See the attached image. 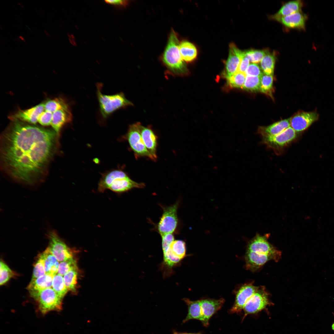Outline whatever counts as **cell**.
<instances>
[{"mask_svg":"<svg viewBox=\"0 0 334 334\" xmlns=\"http://www.w3.org/2000/svg\"><path fill=\"white\" fill-rule=\"evenodd\" d=\"M59 138L53 129L11 121L1 138L3 169L17 181L35 184L46 173Z\"/></svg>","mask_w":334,"mask_h":334,"instance_id":"1","label":"cell"},{"mask_svg":"<svg viewBox=\"0 0 334 334\" xmlns=\"http://www.w3.org/2000/svg\"><path fill=\"white\" fill-rule=\"evenodd\" d=\"M145 186L143 183H138L132 180L121 169H115L102 174L98 184L97 191L103 193L109 189L116 193H120L135 188H143Z\"/></svg>","mask_w":334,"mask_h":334,"instance_id":"2","label":"cell"},{"mask_svg":"<svg viewBox=\"0 0 334 334\" xmlns=\"http://www.w3.org/2000/svg\"><path fill=\"white\" fill-rule=\"evenodd\" d=\"M179 44L176 33L172 30L163 54L162 60L168 71L175 76L184 75L188 72L186 63L180 54Z\"/></svg>","mask_w":334,"mask_h":334,"instance_id":"3","label":"cell"},{"mask_svg":"<svg viewBox=\"0 0 334 334\" xmlns=\"http://www.w3.org/2000/svg\"><path fill=\"white\" fill-rule=\"evenodd\" d=\"M102 87L101 83L97 84L96 95L99 112L104 120L119 109L133 106V103L126 98L123 93L120 92L111 95L104 94L102 92Z\"/></svg>","mask_w":334,"mask_h":334,"instance_id":"4","label":"cell"},{"mask_svg":"<svg viewBox=\"0 0 334 334\" xmlns=\"http://www.w3.org/2000/svg\"><path fill=\"white\" fill-rule=\"evenodd\" d=\"M31 296L36 302L38 310L43 315L52 311L62 309L63 299L52 288L42 290L29 291Z\"/></svg>","mask_w":334,"mask_h":334,"instance_id":"5","label":"cell"},{"mask_svg":"<svg viewBox=\"0 0 334 334\" xmlns=\"http://www.w3.org/2000/svg\"><path fill=\"white\" fill-rule=\"evenodd\" d=\"M139 122L130 125L126 134L122 139L128 142L129 146L136 156H146L153 160H156L145 147L139 129Z\"/></svg>","mask_w":334,"mask_h":334,"instance_id":"6","label":"cell"},{"mask_svg":"<svg viewBox=\"0 0 334 334\" xmlns=\"http://www.w3.org/2000/svg\"><path fill=\"white\" fill-rule=\"evenodd\" d=\"M47 236L49 240L48 247L60 262L73 258L72 250L68 246L55 230L49 231Z\"/></svg>","mask_w":334,"mask_h":334,"instance_id":"7","label":"cell"},{"mask_svg":"<svg viewBox=\"0 0 334 334\" xmlns=\"http://www.w3.org/2000/svg\"><path fill=\"white\" fill-rule=\"evenodd\" d=\"M178 203L163 208V213L158 224V230L160 235L173 233L178 223L177 211Z\"/></svg>","mask_w":334,"mask_h":334,"instance_id":"8","label":"cell"},{"mask_svg":"<svg viewBox=\"0 0 334 334\" xmlns=\"http://www.w3.org/2000/svg\"><path fill=\"white\" fill-rule=\"evenodd\" d=\"M267 238L265 236L257 234L249 242L247 250L270 255L274 260L277 261L280 259L281 253L270 244Z\"/></svg>","mask_w":334,"mask_h":334,"instance_id":"9","label":"cell"},{"mask_svg":"<svg viewBox=\"0 0 334 334\" xmlns=\"http://www.w3.org/2000/svg\"><path fill=\"white\" fill-rule=\"evenodd\" d=\"M297 137V132L290 126L277 135L262 137L265 144L272 148L278 149L287 146Z\"/></svg>","mask_w":334,"mask_h":334,"instance_id":"10","label":"cell"},{"mask_svg":"<svg viewBox=\"0 0 334 334\" xmlns=\"http://www.w3.org/2000/svg\"><path fill=\"white\" fill-rule=\"evenodd\" d=\"M269 304L267 293L263 289L259 288L245 305L244 317L262 310Z\"/></svg>","mask_w":334,"mask_h":334,"instance_id":"11","label":"cell"},{"mask_svg":"<svg viewBox=\"0 0 334 334\" xmlns=\"http://www.w3.org/2000/svg\"><path fill=\"white\" fill-rule=\"evenodd\" d=\"M319 117L316 111H299L290 118V126L297 132H302L318 121Z\"/></svg>","mask_w":334,"mask_h":334,"instance_id":"12","label":"cell"},{"mask_svg":"<svg viewBox=\"0 0 334 334\" xmlns=\"http://www.w3.org/2000/svg\"><path fill=\"white\" fill-rule=\"evenodd\" d=\"M45 110L44 102L29 109H19L9 116L11 120H18L35 125L38 123L39 118Z\"/></svg>","mask_w":334,"mask_h":334,"instance_id":"13","label":"cell"},{"mask_svg":"<svg viewBox=\"0 0 334 334\" xmlns=\"http://www.w3.org/2000/svg\"><path fill=\"white\" fill-rule=\"evenodd\" d=\"M259 288L250 284H245L241 287L236 294L235 303L230 310V312H240L248 300Z\"/></svg>","mask_w":334,"mask_h":334,"instance_id":"14","label":"cell"},{"mask_svg":"<svg viewBox=\"0 0 334 334\" xmlns=\"http://www.w3.org/2000/svg\"><path fill=\"white\" fill-rule=\"evenodd\" d=\"M72 114L69 105L53 113L51 126L59 138L61 130L66 124L70 122Z\"/></svg>","mask_w":334,"mask_h":334,"instance_id":"15","label":"cell"},{"mask_svg":"<svg viewBox=\"0 0 334 334\" xmlns=\"http://www.w3.org/2000/svg\"><path fill=\"white\" fill-rule=\"evenodd\" d=\"M243 56V52L233 43L229 45L228 57L225 63V77L237 72Z\"/></svg>","mask_w":334,"mask_h":334,"instance_id":"16","label":"cell"},{"mask_svg":"<svg viewBox=\"0 0 334 334\" xmlns=\"http://www.w3.org/2000/svg\"><path fill=\"white\" fill-rule=\"evenodd\" d=\"M272 18L287 27L304 30L307 17L306 15L300 11L284 16L277 17L273 15Z\"/></svg>","mask_w":334,"mask_h":334,"instance_id":"17","label":"cell"},{"mask_svg":"<svg viewBox=\"0 0 334 334\" xmlns=\"http://www.w3.org/2000/svg\"><path fill=\"white\" fill-rule=\"evenodd\" d=\"M225 301L223 298L219 299H207L200 300L203 316L202 322L206 327L208 325L210 318L222 307Z\"/></svg>","mask_w":334,"mask_h":334,"instance_id":"18","label":"cell"},{"mask_svg":"<svg viewBox=\"0 0 334 334\" xmlns=\"http://www.w3.org/2000/svg\"><path fill=\"white\" fill-rule=\"evenodd\" d=\"M271 260L273 259L270 255L247 250L245 255L246 267L248 270L255 271Z\"/></svg>","mask_w":334,"mask_h":334,"instance_id":"19","label":"cell"},{"mask_svg":"<svg viewBox=\"0 0 334 334\" xmlns=\"http://www.w3.org/2000/svg\"><path fill=\"white\" fill-rule=\"evenodd\" d=\"M139 129L144 144L151 154L156 160L157 156V137L153 131L148 127L142 125L140 123Z\"/></svg>","mask_w":334,"mask_h":334,"instance_id":"20","label":"cell"},{"mask_svg":"<svg viewBox=\"0 0 334 334\" xmlns=\"http://www.w3.org/2000/svg\"><path fill=\"white\" fill-rule=\"evenodd\" d=\"M290 126V118L276 122L267 126L260 127L258 132L262 137L277 135Z\"/></svg>","mask_w":334,"mask_h":334,"instance_id":"21","label":"cell"},{"mask_svg":"<svg viewBox=\"0 0 334 334\" xmlns=\"http://www.w3.org/2000/svg\"><path fill=\"white\" fill-rule=\"evenodd\" d=\"M43 260L45 274L54 276L57 273L60 262L52 253L49 248L38 255Z\"/></svg>","mask_w":334,"mask_h":334,"instance_id":"22","label":"cell"},{"mask_svg":"<svg viewBox=\"0 0 334 334\" xmlns=\"http://www.w3.org/2000/svg\"><path fill=\"white\" fill-rule=\"evenodd\" d=\"M183 300L188 307V313L186 318L183 320V322H186L191 319L199 320L202 322L203 316L200 300L192 301L188 298H184Z\"/></svg>","mask_w":334,"mask_h":334,"instance_id":"23","label":"cell"},{"mask_svg":"<svg viewBox=\"0 0 334 334\" xmlns=\"http://www.w3.org/2000/svg\"><path fill=\"white\" fill-rule=\"evenodd\" d=\"M53 276L45 274L37 278L31 280L27 287L29 291H37L52 288Z\"/></svg>","mask_w":334,"mask_h":334,"instance_id":"24","label":"cell"},{"mask_svg":"<svg viewBox=\"0 0 334 334\" xmlns=\"http://www.w3.org/2000/svg\"><path fill=\"white\" fill-rule=\"evenodd\" d=\"M179 49L183 60L186 62L194 60L197 55V51L195 45L187 41H183L179 45Z\"/></svg>","mask_w":334,"mask_h":334,"instance_id":"25","label":"cell"},{"mask_svg":"<svg viewBox=\"0 0 334 334\" xmlns=\"http://www.w3.org/2000/svg\"><path fill=\"white\" fill-rule=\"evenodd\" d=\"M303 3L301 0L291 1L285 3L274 15L280 17L289 15L301 11Z\"/></svg>","mask_w":334,"mask_h":334,"instance_id":"26","label":"cell"},{"mask_svg":"<svg viewBox=\"0 0 334 334\" xmlns=\"http://www.w3.org/2000/svg\"><path fill=\"white\" fill-rule=\"evenodd\" d=\"M276 57L274 54L267 52L266 54L261 60V68L264 74L273 75L276 60Z\"/></svg>","mask_w":334,"mask_h":334,"instance_id":"27","label":"cell"},{"mask_svg":"<svg viewBox=\"0 0 334 334\" xmlns=\"http://www.w3.org/2000/svg\"><path fill=\"white\" fill-rule=\"evenodd\" d=\"M52 288L62 299L68 291L64 284L63 277L58 273L53 276Z\"/></svg>","mask_w":334,"mask_h":334,"instance_id":"28","label":"cell"},{"mask_svg":"<svg viewBox=\"0 0 334 334\" xmlns=\"http://www.w3.org/2000/svg\"><path fill=\"white\" fill-rule=\"evenodd\" d=\"M77 275V268H75L70 271L63 277L64 284L68 290L74 293L76 291Z\"/></svg>","mask_w":334,"mask_h":334,"instance_id":"29","label":"cell"},{"mask_svg":"<svg viewBox=\"0 0 334 334\" xmlns=\"http://www.w3.org/2000/svg\"><path fill=\"white\" fill-rule=\"evenodd\" d=\"M44 103L45 110L53 113L68 105L64 99L61 98L49 99Z\"/></svg>","mask_w":334,"mask_h":334,"instance_id":"30","label":"cell"},{"mask_svg":"<svg viewBox=\"0 0 334 334\" xmlns=\"http://www.w3.org/2000/svg\"><path fill=\"white\" fill-rule=\"evenodd\" d=\"M173 255L182 260L185 256L186 253L185 242L181 240H174L169 246Z\"/></svg>","mask_w":334,"mask_h":334,"instance_id":"31","label":"cell"},{"mask_svg":"<svg viewBox=\"0 0 334 334\" xmlns=\"http://www.w3.org/2000/svg\"><path fill=\"white\" fill-rule=\"evenodd\" d=\"M246 75L245 73L238 71L234 74L226 77L228 84L232 88H242Z\"/></svg>","mask_w":334,"mask_h":334,"instance_id":"32","label":"cell"},{"mask_svg":"<svg viewBox=\"0 0 334 334\" xmlns=\"http://www.w3.org/2000/svg\"><path fill=\"white\" fill-rule=\"evenodd\" d=\"M260 83V77L246 75L242 88L246 90L251 91H259V89Z\"/></svg>","mask_w":334,"mask_h":334,"instance_id":"33","label":"cell"},{"mask_svg":"<svg viewBox=\"0 0 334 334\" xmlns=\"http://www.w3.org/2000/svg\"><path fill=\"white\" fill-rule=\"evenodd\" d=\"M260 77V83L259 90L262 93L270 95L271 94L272 88L273 76L263 73Z\"/></svg>","mask_w":334,"mask_h":334,"instance_id":"34","label":"cell"},{"mask_svg":"<svg viewBox=\"0 0 334 334\" xmlns=\"http://www.w3.org/2000/svg\"><path fill=\"white\" fill-rule=\"evenodd\" d=\"M77 268V262L73 258L60 262L57 273L64 276L71 269Z\"/></svg>","mask_w":334,"mask_h":334,"instance_id":"35","label":"cell"},{"mask_svg":"<svg viewBox=\"0 0 334 334\" xmlns=\"http://www.w3.org/2000/svg\"><path fill=\"white\" fill-rule=\"evenodd\" d=\"M266 50L250 49L244 51L245 55L252 63H257L260 62L266 54Z\"/></svg>","mask_w":334,"mask_h":334,"instance_id":"36","label":"cell"},{"mask_svg":"<svg viewBox=\"0 0 334 334\" xmlns=\"http://www.w3.org/2000/svg\"><path fill=\"white\" fill-rule=\"evenodd\" d=\"M15 274L13 271L2 260L0 262V285H4Z\"/></svg>","mask_w":334,"mask_h":334,"instance_id":"37","label":"cell"},{"mask_svg":"<svg viewBox=\"0 0 334 334\" xmlns=\"http://www.w3.org/2000/svg\"><path fill=\"white\" fill-rule=\"evenodd\" d=\"M45 274L43 261L38 255L37 259L34 266L31 280H34Z\"/></svg>","mask_w":334,"mask_h":334,"instance_id":"38","label":"cell"},{"mask_svg":"<svg viewBox=\"0 0 334 334\" xmlns=\"http://www.w3.org/2000/svg\"><path fill=\"white\" fill-rule=\"evenodd\" d=\"M245 73L246 75L260 77L263 73L257 63H251L248 66Z\"/></svg>","mask_w":334,"mask_h":334,"instance_id":"39","label":"cell"},{"mask_svg":"<svg viewBox=\"0 0 334 334\" xmlns=\"http://www.w3.org/2000/svg\"><path fill=\"white\" fill-rule=\"evenodd\" d=\"M53 113L45 110L39 118L38 123L44 126H51Z\"/></svg>","mask_w":334,"mask_h":334,"instance_id":"40","label":"cell"},{"mask_svg":"<svg viewBox=\"0 0 334 334\" xmlns=\"http://www.w3.org/2000/svg\"><path fill=\"white\" fill-rule=\"evenodd\" d=\"M162 238V247L163 251L168 249L171 244L174 241V235L172 233H166L161 235Z\"/></svg>","mask_w":334,"mask_h":334,"instance_id":"41","label":"cell"},{"mask_svg":"<svg viewBox=\"0 0 334 334\" xmlns=\"http://www.w3.org/2000/svg\"><path fill=\"white\" fill-rule=\"evenodd\" d=\"M249 64L250 60L249 59L245 56L244 52H243V56L238 68V71L245 73Z\"/></svg>","mask_w":334,"mask_h":334,"instance_id":"42","label":"cell"},{"mask_svg":"<svg viewBox=\"0 0 334 334\" xmlns=\"http://www.w3.org/2000/svg\"><path fill=\"white\" fill-rule=\"evenodd\" d=\"M105 2L108 4L119 6H125L127 5L128 1L127 0H105Z\"/></svg>","mask_w":334,"mask_h":334,"instance_id":"43","label":"cell"},{"mask_svg":"<svg viewBox=\"0 0 334 334\" xmlns=\"http://www.w3.org/2000/svg\"><path fill=\"white\" fill-rule=\"evenodd\" d=\"M44 32L45 34L48 37H51V35L46 30H44Z\"/></svg>","mask_w":334,"mask_h":334,"instance_id":"44","label":"cell"},{"mask_svg":"<svg viewBox=\"0 0 334 334\" xmlns=\"http://www.w3.org/2000/svg\"><path fill=\"white\" fill-rule=\"evenodd\" d=\"M19 38L20 39H21L23 41H24V42H26L25 40L24 39V38L23 36H19Z\"/></svg>","mask_w":334,"mask_h":334,"instance_id":"45","label":"cell"},{"mask_svg":"<svg viewBox=\"0 0 334 334\" xmlns=\"http://www.w3.org/2000/svg\"><path fill=\"white\" fill-rule=\"evenodd\" d=\"M173 334H188L186 333H180V332H174Z\"/></svg>","mask_w":334,"mask_h":334,"instance_id":"46","label":"cell"},{"mask_svg":"<svg viewBox=\"0 0 334 334\" xmlns=\"http://www.w3.org/2000/svg\"><path fill=\"white\" fill-rule=\"evenodd\" d=\"M13 40L15 41H19L20 40V39L19 37L14 38L13 39Z\"/></svg>","mask_w":334,"mask_h":334,"instance_id":"47","label":"cell"},{"mask_svg":"<svg viewBox=\"0 0 334 334\" xmlns=\"http://www.w3.org/2000/svg\"><path fill=\"white\" fill-rule=\"evenodd\" d=\"M18 4H19V6H21V7L22 8H23V6H22V5H21V4H20V3L19 2H18Z\"/></svg>","mask_w":334,"mask_h":334,"instance_id":"48","label":"cell"},{"mask_svg":"<svg viewBox=\"0 0 334 334\" xmlns=\"http://www.w3.org/2000/svg\"><path fill=\"white\" fill-rule=\"evenodd\" d=\"M332 328L334 330V323L332 325Z\"/></svg>","mask_w":334,"mask_h":334,"instance_id":"49","label":"cell"},{"mask_svg":"<svg viewBox=\"0 0 334 334\" xmlns=\"http://www.w3.org/2000/svg\"><path fill=\"white\" fill-rule=\"evenodd\" d=\"M0 41H1V42H2V43H3V44H4V43H4V41H2V40H1H1H0Z\"/></svg>","mask_w":334,"mask_h":334,"instance_id":"50","label":"cell"},{"mask_svg":"<svg viewBox=\"0 0 334 334\" xmlns=\"http://www.w3.org/2000/svg\"><path fill=\"white\" fill-rule=\"evenodd\" d=\"M33 31L34 33H35L36 34H37V33L35 31H34V30H33Z\"/></svg>","mask_w":334,"mask_h":334,"instance_id":"51","label":"cell"},{"mask_svg":"<svg viewBox=\"0 0 334 334\" xmlns=\"http://www.w3.org/2000/svg\"><path fill=\"white\" fill-rule=\"evenodd\" d=\"M44 24L46 27H48V26H47V25L46 24Z\"/></svg>","mask_w":334,"mask_h":334,"instance_id":"52","label":"cell"},{"mask_svg":"<svg viewBox=\"0 0 334 334\" xmlns=\"http://www.w3.org/2000/svg\"><path fill=\"white\" fill-rule=\"evenodd\" d=\"M0 29H1V30H2V27H1V26H0Z\"/></svg>","mask_w":334,"mask_h":334,"instance_id":"53","label":"cell"},{"mask_svg":"<svg viewBox=\"0 0 334 334\" xmlns=\"http://www.w3.org/2000/svg\"></svg>","mask_w":334,"mask_h":334,"instance_id":"54","label":"cell"}]
</instances>
